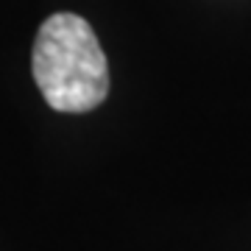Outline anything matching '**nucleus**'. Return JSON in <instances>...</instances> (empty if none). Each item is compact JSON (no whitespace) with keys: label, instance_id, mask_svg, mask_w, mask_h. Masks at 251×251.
Instances as JSON below:
<instances>
[{"label":"nucleus","instance_id":"nucleus-1","mask_svg":"<svg viewBox=\"0 0 251 251\" xmlns=\"http://www.w3.org/2000/svg\"><path fill=\"white\" fill-rule=\"evenodd\" d=\"M34 81L50 109L81 115L100 106L109 92V64L92 25L73 11L42 23L31 59Z\"/></svg>","mask_w":251,"mask_h":251}]
</instances>
